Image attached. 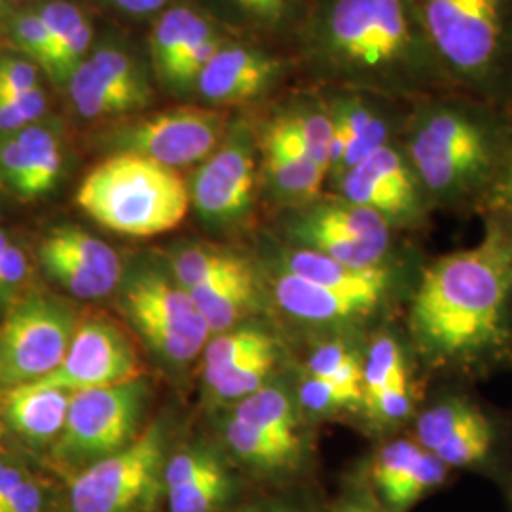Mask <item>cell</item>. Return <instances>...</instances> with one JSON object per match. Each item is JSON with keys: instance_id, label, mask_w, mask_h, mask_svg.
Masks as SVG:
<instances>
[{"instance_id": "obj_1", "label": "cell", "mask_w": 512, "mask_h": 512, "mask_svg": "<svg viewBox=\"0 0 512 512\" xmlns=\"http://www.w3.org/2000/svg\"><path fill=\"white\" fill-rule=\"evenodd\" d=\"M298 42L321 88L380 93L404 103L458 90L412 0H310Z\"/></svg>"}, {"instance_id": "obj_2", "label": "cell", "mask_w": 512, "mask_h": 512, "mask_svg": "<svg viewBox=\"0 0 512 512\" xmlns=\"http://www.w3.org/2000/svg\"><path fill=\"white\" fill-rule=\"evenodd\" d=\"M511 291L512 215L494 213L475 247L423 270L410 308L416 348L433 365L482 361L507 338Z\"/></svg>"}, {"instance_id": "obj_3", "label": "cell", "mask_w": 512, "mask_h": 512, "mask_svg": "<svg viewBox=\"0 0 512 512\" xmlns=\"http://www.w3.org/2000/svg\"><path fill=\"white\" fill-rule=\"evenodd\" d=\"M509 110L469 93L412 101L399 137L431 207L484 202L503 160Z\"/></svg>"}, {"instance_id": "obj_4", "label": "cell", "mask_w": 512, "mask_h": 512, "mask_svg": "<svg viewBox=\"0 0 512 512\" xmlns=\"http://www.w3.org/2000/svg\"><path fill=\"white\" fill-rule=\"evenodd\" d=\"M459 92L512 109V0H412Z\"/></svg>"}, {"instance_id": "obj_5", "label": "cell", "mask_w": 512, "mask_h": 512, "mask_svg": "<svg viewBox=\"0 0 512 512\" xmlns=\"http://www.w3.org/2000/svg\"><path fill=\"white\" fill-rule=\"evenodd\" d=\"M76 203L116 234L150 238L183 222L190 188L173 167L135 154H110L86 175Z\"/></svg>"}, {"instance_id": "obj_6", "label": "cell", "mask_w": 512, "mask_h": 512, "mask_svg": "<svg viewBox=\"0 0 512 512\" xmlns=\"http://www.w3.org/2000/svg\"><path fill=\"white\" fill-rule=\"evenodd\" d=\"M145 403L147 384L143 378L76 391L63 431L55 439V458L84 471L99 459L124 450L139 437Z\"/></svg>"}, {"instance_id": "obj_7", "label": "cell", "mask_w": 512, "mask_h": 512, "mask_svg": "<svg viewBox=\"0 0 512 512\" xmlns=\"http://www.w3.org/2000/svg\"><path fill=\"white\" fill-rule=\"evenodd\" d=\"M226 131V118L219 110L181 107L118 118L95 139L109 156L135 154L177 169L207 160Z\"/></svg>"}, {"instance_id": "obj_8", "label": "cell", "mask_w": 512, "mask_h": 512, "mask_svg": "<svg viewBox=\"0 0 512 512\" xmlns=\"http://www.w3.org/2000/svg\"><path fill=\"white\" fill-rule=\"evenodd\" d=\"M73 308L48 294H31L0 325V387L46 378L63 363L76 332Z\"/></svg>"}, {"instance_id": "obj_9", "label": "cell", "mask_w": 512, "mask_h": 512, "mask_svg": "<svg viewBox=\"0 0 512 512\" xmlns=\"http://www.w3.org/2000/svg\"><path fill=\"white\" fill-rule=\"evenodd\" d=\"M122 308L150 348L171 363H186L202 351L211 330L194 298L169 275L143 268L122 287Z\"/></svg>"}, {"instance_id": "obj_10", "label": "cell", "mask_w": 512, "mask_h": 512, "mask_svg": "<svg viewBox=\"0 0 512 512\" xmlns=\"http://www.w3.org/2000/svg\"><path fill=\"white\" fill-rule=\"evenodd\" d=\"M164 471V431L156 425L74 478L73 512L147 511L164 486Z\"/></svg>"}, {"instance_id": "obj_11", "label": "cell", "mask_w": 512, "mask_h": 512, "mask_svg": "<svg viewBox=\"0 0 512 512\" xmlns=\"http://www.w3.org/2000/svg\"><path fill=\"white\" fill-rule=\"evenodd\" d=\"M393 228L361 205L332 200L296 209L289 234L298 247L330 256L351 268L385 266L393 247Z\"/></svg>"}, {"instance_id": "obj_12", "label": "cell", "mask_w": 512, "mask_h": 512, "mask_svg": "<svg viewBox=\"0 0 512 512\" xmlns=\"http://www.w3.org/2000/svg\"><path fill=\"white\" fill-rule=\"evenodd\" d=\"M340 200L374 211L393 228H418L433 209L401 141L368 156L334 179Z\"/></svg>"}, {"instance_id": "obj_13", "label": "cell", "mask_w": 512, "mask_h": 512, "mask_svg": "<svg viewBox=\"0 0 512 512\" xmlns=\"http://www.w3.org/2000/svg\"><path fill=\"white\" fill-rule=\"evenodd\" d=\"M63 88L74 112L88 120H118L139 114L154 101V88L143 63L114 44L90 50Z\"/></svg>"}, {"instance_id": "obj_14", "label": "cell", "mask_w": 512, "mask_h": 512, "mask_svg": "<svg viewBox=\"0 0 512 512\" xmlns=\"http://www.w3.org/2000/svg\"><path fill=\"white\" fill-rule=\"evenodd\" d=\"M329 107L334 139L329 175L340 177L368 156L399 141L410 103L380 93L319 88Z\"/></svg>"}, {"instance_id": "obj_15", "label": "cell", "mask_w": 512, "mask_h": 512, "mask_svg": "<svg viewBox=\"0 0 512 512\" xmlns=\"http://www.w3.org/2000/svg\"><path fill=\"white\" fill-rule=\"evenodd\" d=\"M255 141L239 124L228 129L217 150L196 171L190 203L207 224L232 228L249 217L256 188Z\"/></svg>"}, {"instance_id": "obj_16", "label": "cell", "mask_w": 512, "mask_h": 512, "mask_svg": "<svg viewBox=\"0 0 512 512\" xmlns=\"http://www.w3.org/2000/svg\"><path fill=\"white\" fill-rule=\"evenodd\" d=\"M137 378H141V365L128 336L107 319L93 317L76 327L59 368L33 384L76 393L128 384Z\"/></svg>"}, {"instance_id": "obj_17", "label": "cell", "mask_w": 512, "mask_h": 512, "mask_svg": "<svg viewBox=\"0 0 512 512\" xmlns=\"http://www.w3.org/2000/svg\"><path fill=\"white\" fill-rule=\"evenodd\" d=\"M38 253L46 272L76 298H103L116 289L122 277L116 251L71 224L50 228Z\"/></svg>"}, {"instance_id": "obj_18", "label": "cell", "mask_w": 512, "mask_h": 512, "mask_svg": "<svg viewBox=\"0 0 512 512\" xmlns=\"http://www.w3.org/2000/svg\"><path fill=\"white\" fill-rule=\"evenodd\" d=\"M285 73L287 65L281 57L258 46L224 40L200 74L194 92L213 105H238L272 92Z\"/></svg>"}, {"instance_id": "obj_19", "label": "cell", "mask_w": 512, "mask_h": 512, "mask_svg": "<svg viewBox=\"0 0 512 512\" xmlns=\"http://www.w3.org/2000/svg\"><path fill=\"white\" fill-rule=\"evenodd\" d=\"M262 152L266 183L277 202L302 209L319 200L329 175L277 112L262 131Z\"/></svg>"}, {"instance_id": "obj_20", "label": "cell", "mask_w": 512, "mask_h": 512, "mask_svg": "<svg viewBox=\"0 0 512 512\" xmlns=\"http://www.w3.org/2000/svg\"><path fill=\"white\" fill-rule=\"evenodd\" d=\"M274 296L279 308L294 319L315 325L363 319L382 306L384 294L346 293L293 274L277 277Z\"/></svg>"}, {"instance_id": "obj_21", "label": "cell", "mask_w": 512, "mask_h": 512, "mask_svg": "<svg viewBox=\"0 0 512 512\" xmlns=\"http://www.w3.org/2000/svg\"><path fill=\"white\" fill-rule=\"evenodd\" d=\"M215 37H219L215 25L194 8H167L150 33V61L158 82L167 88L184 57Z\"/></svg>"}, {"instance_id": "obj_22", "label": "cell", "mask_w": 512, "mask_h": 512, "mask_svg": "<svg viewBox=\"0 0 512 512\" xmlns=\"http://www.w3.org/2000/svg\"><path fill=\"white\" fill-rule=\"evenodd\" d=\"M71 397L73 393L65 389L19 385L8 389L4 416L21 439L33 444L50 442L63 431Z\"/></svg>"}, {"instance_id": "obj_23", "label": "cell", "mask_w": 512, "mask_h": 512, "mask_svg": "<svg viewBox=\"0 0 512 512\" xmlns=\"http://www.w3.org/2000/svg\"><path fill=\"white\" fill-rule=\"evenodd\" d=\"M285 272L311 283L346 293L384 294L389 289V268H351L330 256L296 247L283 256Z\"/></svg>"}, {"instance_id": "obj_24", "label": "cell", "mask_w": 512, "mask_h": 512, "mask_svg": "<svg viewBox=\"0 0 512 512\" xmlns=\"http://www.w3.org/2000/svg\"><path fill=\"white\" fill-rule=\"evenodd\" d=\"M211 334L226 332L256 306V277L249 264L188 291Z\"/></svg>"}, {"instance_id": "obj_25", "label": "cell", "mask_w": 512, "mask_h": 512, "mask_svg": "<svg viewBox=\"0 0 512 512\" xmlns=\"http://www.w3.org/2000/svg\"><path fill=\"white\" fill-rule=\"evenodd\" d=\"M54 40L57 55V86H65L80 61L92 48V23L86 12L71 0H42L33 4Z\"/></svg>"}, {"instance_id": "obj_26", "label": "cell", "mask_w": 512, "mask_h": 512, "mask_svg": "<svg viewBox=\"0 0 512 512\" xmlns=\"http://www.w3.org/2000/svg\"><path fill=\"white\" fill-rule=\"evenodd\" d=\"M27 164L25 202H35L54 190L63 173V147L54 124L46 118L14 131Z\"/></svg>"}, {"instance_id": "obj_27", "label": "cell", "mask_w": 512, "mask_h": 512, "mask_svg": "<svg viewBox=\"0 0 512 512\" xmlns=\"http://www.w3.org/2000/svg\"><path fill=\"white\" fill-rule=\"evenodd\" d=\"M275 112L296 131V135L308 148L311 158L329 175L334 129L329 107L321 90L294 93Z\"/></svg>"}, {"instance_id": "obj_28", "label": "cell", "mask_w": 512, "mask_h": 512, "mask_svg": "<svg viewBox=\"0 0 512 512\" xmlns=\"http://www.w3.org/2000/svg\"><path fill=\"white\" fill-rule=\"evenodd\" d=\"M228 18L262 35L287 37L300 33L310 0H215Z\"/></svg>"}, {"instance_id": "obj_29", "label": "cell", "mask_w": 512, "mask_h": 512, "mask_svg": "<svg viewBox=\"0 0 512 512\" xmlns=\"http://www.w3.org/2000/svg\"><path fill=\"white\" fill-rule=\"evenodd\" d=\"M226 439L239 458L262 471L291 469L302 456V446L277 439L236 416L228 423Z\"/></svg>"}, {"instance_id": "obj_30", "label": "cell", "mask_w": 512, "mask_h": 512, "mask_svg": "<svg viewBox=\"0 0 512 512\" xmlns=\"http://www.w3.org/2000/svg\"><path fill=\"white\" fill-rule=\"evenodd\" d=\"M234 416L274 435L277 439L302 446L293 403L289 395L277 387L264 385L253 395L245 397L236 408Z\"/></svg>"}, {"instance_id": "obj_31", "label": "cell", "mask_w": 512, "mask_h": 512, "mask_svg": "<svg viewBox=\"0 0 512 512\" xmlns=\"http://www.w3.org/2000/svg\"><path fill=\"white\" fill-rule=\"evenodd\" d=\"M6 46L33 59L44 71L46 78L57 86V55L54 40L33 4H23L14 10V16L10 19L6 31Z\"/></svg>"}, {"instance_id": "obj_32", "label": "cell", "mask_w": 512, "mask_h": 512, "mask_svg": "<svg viewBox=\"0 0 512 512\" xmlns=\"http://www.w3.org/2000/svg\"><path fill=\"white\" fill-rule=\"evenodd\" d=\"M484 416L476 406L452 397L427 408L416 421V442L423 450L435 452L444 442L456 437L467 425Z\"/></svg>"}, {"instance_id": "obj_33", "label": "cell", "mask_w": 512, "mask_h": 512, "mask_svg": "<svg viewBox=\"0 0 512 512\" xmlns=\"http://www.w3.org/2000/svg\"><path fill=\"white\" fill-rule=\"evenodd\" d=\"M247 262L239 256L220 251L215 247L188 245L173 256V274L186 291L236 272Z\"/></svg>"}, {"instance_id": "obj_34", "label": "cell", "mask_w": 512, "mask_h": 512, "mask_svg": "<svg viewBox=\"0 0 512 512\" xmlns=\"http://www.w3.org/2000/svg\"><path fill=\"white\" fill-rule=\"evenodd\" d=\"M268 346H274V342L262 330L239 329L220 334L205 348V382L215 384L232 366Z\"/></svg>"}, {"instance_id": "obj_35", "label": "cell", "mask_w": 512, "mask_h": 512, "mask_svg": "<svg viewBox=\"0 0 512 512\" xmlns=\"http://www.w3.org/2000/svg\"><path fill=\"white\" fill-rule=\"evenodd\" d=\"M275 346L258 349L224 372L215 384L209 385L215 395L226 401H243L253 395L260 387H264L266 378L274 370Z\"/></svg>"}, {"instance_id": "obj_36", "label": "cell", "mask_w": 512, "mask_h": 512, "mask_svg": "<svg viewBox=\"0 0 512 512\" xmlns=\"http://www.w3.org/2000/svg\"><path fill=\"white\" fill-rule=\"evenodd\" d=\"M404 376H408V372L397 340L391 336L378 338L368 349L363 365V406Z\"/></svg>"}, {"instance_id": "obj_37", "label": "cell", "mask_w": 512, "mask_h": 512, "mask_svg": "<svg viewBox=\"0 0 512 512\" xmlns=\"http://www.w3.org/2000/svg\"><path fill=\"white\" fill-rule=\"evenodd\" d=\"M230 494V480L219 467L202 478L167 490L169 512H213Z\"/></svg>"}, {"instance_id": "obj_38", "label": "cell", "mask_w": 512, "mask_h": 512, "mask_svg": "<svg viewBox=\"0 0 512 512\" xmlns=\"http://www.w3.org/2000/svg\"><path fill=\"white\" fill-rule=\"evenodd\" d=\"M421 454L420 444L408 439L393 440L378 452L372 465V480L384 503L414 469Z\"/></svg>"}, {"instance_id": "obj_39", "label": "cell", "mask_w": 512, "mask_h": 512, "mask_svg": "<svg viewBox=\"0 0 512 512\" xmlns=\"http://www.w3.org/2000/svg\"><path fill=\"white\" fill-rule=\"evenodd\" d=\"M446 475H448V467L435 454L423 450L414 469L385 501V509L389 512L410 511L425 495L437 490L446 480Z\"/></svg>"}, {"instance_id": "obj_40", "label": "cell", "mask_w": 512, "mask_h": 512, "mask_svg": "<svg viewBox=\"0 0 512 512\" xmlns=\"http://www.w3.org/2000/svg\"><path fill=\"white\" fill-rule=\"evenodd\" d=\"M494 444V431L486 416H480L478 420L467 425L456 437L444 442L437 448V458L450 469V467H471L488 458Z\"/></svg>"}, {"instance_id": "obj_41", "label": "cell", "mask_w": 512, "mask_h": 512, "mask_svg": "<svg viewBox=\"0 0 512 512\" xmlns=\"http://www.w3.org/2000/svg\"><path fill=\"white\" fill-rule=\"evenodd\" d=\"M363 365L353 349L342 342H329L315 349L308 359V372L338 384L363 387Z\"/></svg>"}, {"instance_id": "obj_42", "label": "cell", "mask_w": 512, "mask_h": 512, "mask_svg": "<svg viewBox=\"0 0 512 512\" xmlns=\"http://www.w3.org/2000/svg\"><path fill=\"white\" fill-rule=\"evenodd\" d=\"M300 403L313 414H334L363 404V389L308 376L300 385Z\"/></svg>"}, {"instance_id": "obj_43", "label": "cell", "mask_w": 512, "mask_h": 512, "mask_svg": "<svg viewBox=\"0 0 512 512\" xmlns=\"http://www.w3.org/2000/svg\"><path fill=\"white\" fill-rule=\"evenodd\" d=\"M219 467L222 465L209 452H203V450L181 452L169 459V463H165V490L183 486L186 482H192L196 478H202L203 475H207Z\"/></svg>"}, {"instance_id": "obj_44", "label": "cell", "mask_w": 512, "mask_h": 512, "mask_svg": "<svg viewBox=\"0 0 512 512\" xmlns=\"http://www.w3.org/2000/svg\"><path fill=\"white\" fill-rule=\"evenodd\" d=\"M484 203L494 213L512 215V109L509 110V137L505 154Z\"/></svg>"}, {"instance_id": "obj_45", "label": "cell", "mask_w": 512, "mask_h": 512, "mask_svg": "<svg viewBox=\"0 0 512 512\" xmlns=\"http://www.w3.org/2000/svg\"><path fill=\"white\" fill-rule=\"evenodd\" d=\"M29 272V260L18 243H10L0 255V291L18 285Z\"/></svg>"}, {"instance_id": "obj_46", "label": "cell", "mask_w": 512, "mask_h": 512, "mask_svg": "<svg viewBox=\"0 0 512 512\" xmlns=\"http://www.w3.org/2000/svg\"><path fill=\"white\" fill-rule=\"evenodd\" d=\"M44 505V495L37 482L25 478L18 488L4 499L0 512H40Z\"/></svg>"}, {"instance_id": "obj_47", "label": "cell", "mask_w": 512, "mask_h": 512, "mask_svg": "<svg viewBox=\"0 0 512 512\" xmlns=\"http://www.w3.org/2000/svg\"><path fill=\"white\" fill-rule=\"evenodd\" d=\"M27 476L25 473L18 469V467H12V465H4L0 461V505L4 503V499L8 495L12 494L19 484L25 480Z\"/></svg>"}, {"instance_id": "obj_48", "label": "cell", "mask_w": 512, "mask_h": 512, "mask_svg": "<svg viewBox=\"0 0 512 512\" xmlns=\"http://www.w3.org/2000/svg\"><path fill=\"white\" fill-rule=\"evenodd\" d=\"M336 512H380L376 511L372 505H368V503H363V501H346V503H342L340 507H338V511Z\"/></svg>"}, {"instance_id": "obj_49", "label": "cell", "mask_w": 512, "mask_h": 512, "mask_svg": "<svg viewBox=\"0 0 512 512\" xmlns=\"http://www.w3.org/2000/svg\"><path fill=\"white\" fill-rule=\"evenodd\" d=\"M10 243H12V239L8 236V232H4V230L0 228V255L4 253V249H6Z\"/></svg>"}, {"instance_id": "obj_50", "label": "cell", "mask_w": 512, "mask_h": 512, "mask_svg": "<svg viewBox=\"0 0 512 512\" xmlns=\"http://www.w3.org/2000/svg\"><path fill=\"white\" fill-rule=\"evenodd\" d=\"M147 2L148 6H150V12H158V10L164 8L169 0H147Z\"/></svg>"}, {"instance_id": "obj_51", "label": "cell", "mask_w": 512, "mask_h": 512, "mask_svg": "<svg viewBox=\"0 0 512 512\" xmlns=\"http://www.w3.org/2000/svg\"><path fill=\"white\" fill-rule=\"evenodd\" d=\"M14 4H18V6H23V4H37V2H42V0H12Z\"/></svg>"}, {"instance_id": "obj_52", "label": "cell", "mask_w": 512, "mask_h": 512, "mask_svg": "<svg viewBox=\"0 0 512 512\" xmlns=\"http://www.w3.org/2000/svg\"><path fill=\"white\" fill-rule=\"evenodd\" d=\"M277 512H289V511H277Z\"/></svg>"}]
</instances>
